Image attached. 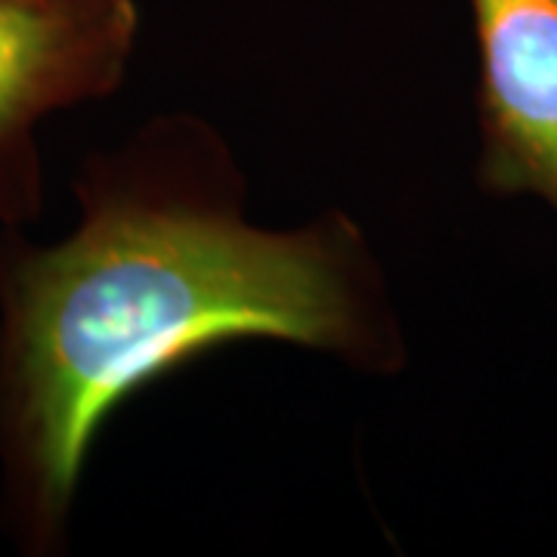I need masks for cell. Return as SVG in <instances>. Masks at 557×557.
<instances>
[{"instance_id": "3", "label": "cell", "mask_w": 557, "mask_h": 557, "mask_svg": "<svg viewBox=\"0 0 557 557\" xmlns=\"http://www.w3.org/2000/svg\"><path fill=\"white\" fill-rule=\"evenodd\" d=\"M480 53V186L557 208V0H468Z\"/></svg>"}, {"instance_id": "2", "label": "cell", "mask_w": 557, "mask_h": 557, "mask_svg": "<svg viewBox=\"0 0 557 557\" xmlns=\"http://www.w3.org/2000/svg\"><path fill=\"white\" fill-rule=\"evenodd\" d=\"M139 32L134 0H0V223L40 211L35 131L119 90Z\"/></svg>"}, {"instance_id": "1", "label": "cell", "mask_w": 557, "mask_h": 557, "mask_svg": "<svg viewBox=\"0 0 557 557\" xmlns=\"http://www.w3.org/2000/svg\"><path fill=\"white\" fill-rule=\"evenodd\" d=\"M164 127L78 177L81 223L57 245L0 239V471L22 545H60L106 421L143 387L245 338L354 362L391 357L357 226L295 233L242 220L218 149Z\"/></svg>"}]
</instances>
